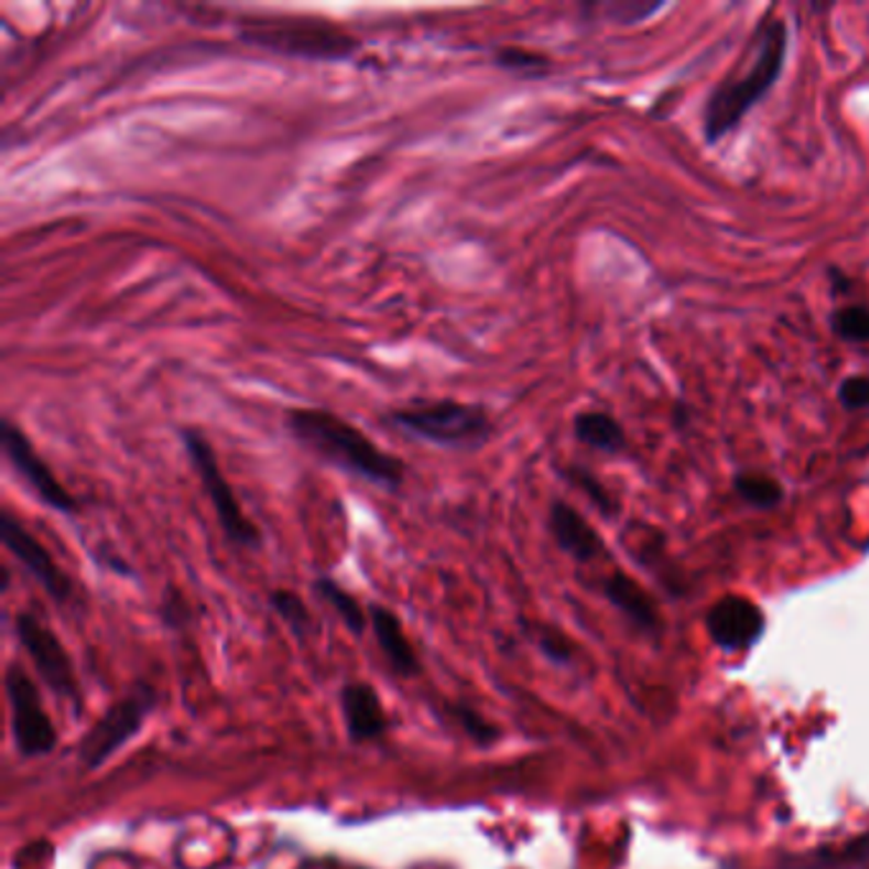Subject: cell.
Here are the masks:
<instances>
[{
    "label": "cell",
    "instance_id": "15",
    "mask_svg": "<svg viewBox=\"0 0 869 869\" xmlns=\"http://www.w3.org/2000/svg\"><path fill=\"white\" fill-rule=\"evenodd\" d=\"M372 632H376V640L383 651L385 661L398 676H419L421 673V661L416 651H413L409 636L403 632V624L398 620L393 609H388L383 605H370L368 609Z\"/></svg>",
    "mask_w": 869,
    "mask_h": 869
},
{
    "label": "cell",
    "instance_id": "18",
    "mask_svg": "<svg viewBox=\"0 0 869 869\" xmlns=\"http://www.w3.org/2000/svg\"><path fill=\"white\" fill-rule=\"evenodd\" d=\"M735 492L747 502V506L760 510L778 508L785 498L783 485L770 475H760V472H739L735 477Z\"/></svg>",
    "mask_w": 869,
    "mask_h": 869
},
{
    "label": "cell",
    "instance_id": "6",
    "mask_svg": "<svg viewBox=\"0 0 869 869\" xmlns=\"http://www.w3.org/2000/svg\"><path fill=\"white\" fill-rule=\"evenodd\" d=\"M156 692L151 686H135L131 694L120 698L87 729V735L79 739L77 754L79 765L85 770H97L105 765L120 747L141 732L143 721L149 717V712L156 704Z\"/></svg>",
    "mask_w": 869,
    "mask_h": 869
},
{
    "label": "cell",
    "instance_id": "8",
    "mask_svg": "<svg viewBox=\"0 0 869 869\" xmlns=\"http://www.w3.org/2000/svg\"><path fill=\"white\" fill-rule=\"evenodd\" d=\"M13 628L15 636H19V643L23 645V651H26L31 661H34L44 684L52 688L56 696L79 706V698L83 696H79L75 665H72L67 648L54 636V630H48L46 624L31 612L15 615Z\"/></svg>",
    "mask_w": 869,
    "mask_h": 869
},
{
    "label": "cell",
    "instance_id": "2",
    "mask_svg": "<svg viewBox=\"0 0 869 869\" xmlns=\"http://www.w3.org/2000/svg\"><path fill=\"white\" fill-rule=\"evenodd\" d=\"M787 54V26L781 19H762L754 34V56L750 67L721 83L704 105L706 143H719L737 131L747 112L765 97L783 75Z\"/></svg>",
    "mask_w": 869,
    "mask_h": 869
},
{
    "label": "cell",
    "instance_id": "20",
    "mask_svg": "<svg viewBox=\"0 0 869 869\" xmlns=\"http://www.w3.org/2000/svg\"><path fill=\"white\" fill-rule=\"evenodd\" d=\"M446 712L452 714V719L457 721V727L465 732L477 747H487L498 742L500 729L492 725L490 719H485L472 704H446Z\"/></svg>",
    "mask_w": 869,
    "mask_h": 869
},
{
    "label": "cell",
    "instance_id": "13",
    "mask_svg": "<svg viewBox=\"0 0 869 869\" xmlns=\"http://www.w3.org/2000/svg\"><path fill=\"white\" fill-rule=\"evenodd\" d=\"M343 712L347 735L355 745L376 742L388 732V714L370 684L355 681L343 688Z\"/></svg>",
    "mask_w": 869,
    "mask_h": 869
},
{
    "label": "cell",
    "instance_id": "10",
    "mask_svg": "<svg viewBox=\"0 0 869 869\" xmlns=\"http://www.w3.org/2000/svg\"><path fill=\"white\" fill-rule=\"evenodd\" d=\"M0 539H3L6 548L26 566V572L42 584L44 591L54 599L56 605H64L72 599V579L62 572L52 554L42 546V541L36 535H31L26 528L15 521L11 510L0 513Z\"/></svg>",
    "mask_w": 869,
    "mask_h": 869
},
{
    "label": "cell",
    "instance_id": "4",
    "mask_svg": "<svg viewBox=\"0 0 869 869\" xmlns=\"http://www.w3.org/2000/svg\"><path fill=\"white\" fill-rule=\"evenodd\" d=\"M385 421L409 436L438 446H459V449L485 444L492 432V421L482 405L454 401V398L409 403L388 413Z\"/></svg>",
    "mask_w": 869,
    "mask_h": 869
},
{
    "label": "cell",
    "instance_id": "21",
    "mask_svg": "<svg viewBox=\"0 0 869 869\" xmlns=\"http://www.w3.org/2000/svg\"><path fill=\"white\" fill-rule=\"evenodd\" d=\"M271 607L279 612L291 630L296 632L298 638L306 636L312 630V612L302 597L291 589H275L271 591Z\"/></svg>",
    "mask_w": 869,
    "mask_h": 869
},
{
    "label": "cell",
    "instance_id": "17",
    "mask_svg": "<svg viewBox=\"0 0 869 869\" xmlns=\"http://www.w3.org/2000/svg\"><path fill=\"white\" fill-rule=\"evenodd\" d=\"M314 589H316V595L322 597V602H327L332 609H335V612L339 615V620L345 622V628L352 632V636H362V632L368 630L370 615L365 612L362 605L357 602V599L349 595L345 587H339L335 579L322 576V579H316Z\"/></svg>",
    "mask_w": 869,
    "mask_h": 869
},
{
    "label": "cell",
    "instance_id": "22",
    "mask_svg": "<svg viewBox=\"0 0 869 869\" xmlns=\"http://www.w3.org/2000/svg\"><path fill=\"white\" fill-rule=\"evenodd\" d=\"M495 64L508 72H515V75H541V72L551 67V59L523 46H500L495 52Z\"/></svg>",
    "mask_w": 869,
    "mask_h": 869
},
{
    "label": "cell",
    "instance_id": "26",
    "mask_svg": "<svg viewBox=\"0 0 869 869\" xmlns=\"http://www.w3.org/2000/svg\"><path fill=\"white\" fill-rule=\"evenodd\" d=\"M161 617H164L169 628H182V624L189 620V605H186V599L178 595L176 589L166 591L164 605H161Z\"/></svg>",
    "mask_w": 869,
    "mask_h": 869
},
{
    "label": "cell",
    "instance_id": "16",
    "mask_svg": "<svg viewBox=\"0 0 869 869\" xmlns=\"http://www.w3.org/2000/svg\"><path fill=\"white\" fill-rule=\"evenodd\" d=\"M574 436L582 444L591 446V449L605 454H620L628 446V436L620 421L609 416L605 411H584L576 413L574 419Z\"/></svg>",
    "mask_w": 869,
    "mask_h": 869
},
{
    "label": "cell",
    "instance_id": "12",
    "mask_svg": "<svg viewBox=\"0 0 869 869\" xmlns=\"http://www.w3.org/2000/svg\"><path fill=\"white\" fill-rule=\"evenodd\" d=\"M548 528L558 548L564 551L579 564H589L605 554V543L599 539L595 528L587 523L579 510H574L568 502L556 500L548 513Z\"/></svg>",
    "mask_w": 869,
    "mask_h": 869
},
{
    "label": "cell",
    "instance_id": "27",
    "mask_svg": "<svg viewBox=\"0 0 869 869\" xmlns=\"http://www.w3.org/2000/svg\"><path fill=\"white\" fill-rule=\"evenodd\" d=\"M828 281H832L834 294H844V291H849V289H851V286H849V279L839 271V268H832V271H828Z\"/></svg>",
    "mask_w": 869,
    "mask_h": 869
},
{
    "label": "cell",
    "instance_id": "5",
    "mask_svg": "<svg viewBox=\"0 0 869 869\" xmlns=\"http://www.w3.org/2000/svg\"><path fill=\"white\" fill-rule=\"evenodd\" d=\"M182 442L186 454H189L194 472H197L202 487H205L209 500H213L217 521L222 525L227 539H230L235 546L261 548L263 543L261 531L248 521L246 513H242L240 502L232 492V485L227 482L222 469H219L215 449L213 444L207 442V436L197 432V428H184Z\"/></svg>",
    "mask_w": 869,
    "mask_h": 869
},
{
    "label": "cell",
    "instance_id": "7",
    "mask_svg": "<svg viewBox=\"0 0 869 869\" xmlns=\"http://www.w3.org/2000/svg\"><path fill=\"white\" fill-rule=\"evenodd\" d=\"M6 698L11 706V729L15 750L23 758H42L59 742L54 721L48 717L39 688L21 663H11L6 669Z\"/></svg>",
    "mask_w": 869,
    "mask_h": 869
},
{
    "label": "cell",
    "instance_id": "1",
    "mask_svg": "<svg viewBox=\"0 0 869 869\" xmlns=\"http://www.w3.org/2000/svg\"><path fill=\"white\" fill-rule=\"evenodd\" d=\"M286 428L308 452L319 454L324 461L365 482L385 487V490L403 485V461L395 459L393 454H385L368 434L332 411L291 409L286 413Z\"/></svg>",
    "mask_w": 869,
    "mask_h": 869
},
{
    "label": "cell",
    "instance_id": "11",
    "mask_svg": "<svg viewBox=\"0 0 869 869\" xmlns=\"http://www.w3.org/2000/svg\"><path fill=\"white\" fill-rule=\"evenodd\" d=\"M706 630L725 651H745L765 632V617L747 597H721L706 612Z\"/></svg>",
    "mask_w": 869,
    "mask_h": 869
},
{
    "label": "cell",
    "instance_id": "3",
    "mask_svg": "<svg viewBox=\"0 0 869 869\" xmlns=\"http://www.w3.org/2000/svg\"><path fill=\"white\" fill-rule=\"evenodd\" d=\"M242 44L298 59H347L360 42L335 23L294 15H246L240 19Z\"/></svg>",
    "mask_w": 869,
    "mask_h": 869
},
{
    "label": "cell",
    "instance_id": "23",
    "mask_svg": "<svg viewBox=\"0 0 869 869\" xmlns=\"http://www.w3.org/2000/svg\"><path fill=\"white\" fill-rule=\"evenodd\" d=\"M533 643L541 648V653L554 661L558 665H566L574 658V645L564 632H558L556 628H548V624H539L533 628Z\"/></svg>",
    "mask_w": 869,
    "mask_h": 869
},
{
    "label": "cell",
    "instance_id": "25",
    "mask_svg": "<svg viewBox=\"0 0 869 869\" xmlns=\"http://www.w3.org/2000/svg\"><path fill=\"white\" fill-rule=\"evenodd\" d=\"M568 477H572L574 482L579 485L584 492H587V498H589L591 502H595V506H597L599 510H602L605 515H615V502H612V498H609L605 487L599 485L595 477H591L589 472H584V469H579V467H572V472H568Z\"/></svg>",
    "mask_w": 869,
    "mask_h": 869
},
{
    "label": "cell",
    "instance_id": "9",
    "mask_svg": "<svg viewBox=\"0 0 869 869\" xmlns=\"http://www.w3.org/2000/svg\"><path fill=\"white\" fill-rule=\"evenodd\" d=\"M0 442H3L6 457L13 465L15 475L31 487V492H34L44 506L54 508L56 513H75L77 500L72 498L67 487L54 477L46 461L39 457V452L34 449V444L29 442V436L21 432V426H15L13 421L6 419L3 426H0Z\"/></svg>",
    "mask_w": 869,
    "mask_h": 869
},
{
    "label": "cell",
    "instance_id": "24",
    "mask_svg": "<svg viewBox=\"0 0 869 869\" xmlns=\"http://www.w3.org/2000/svg\"><path fill=\"white\" fill-rule=\"evenodd\" d=\"M839 405L844 411H862L869 409V378L867 376H851L847 380H841L839 391Z\"/></svg>",
    "mask_w": 869,
    "mask_h": 869
},
{
    "label": "cell",
    "instance_id": "14",
    "mask_svg": "<svg viewBox=\"0 0 869 869\" xmlns=\"http://www.w3.org/2000/svg\"><path fill=\"white\" fill-rule=\"evenodd\" d=\"M602 595L617 612H622L624 620L636 624L640 632H661V612H658L655 599L622 572H612L602 579Z\"/></svg>",
    "mask_w": 869,
    "mask_h": 869
},
{
    "label": "cell",
    "instance_id": "19",
    "mask_svg": "<svg viewBox=\"0 0 869 869\" xmlns=\"http://www.w3.org/2000/svg\"><path fill=\"white\" fill-rule=\"evenodd\" d=\"M832 332L841 343L847 345H867L869 343V306L851 304L839 306L828 316Z\"/></svg>",
    "mask_w": 869,
    "mask_h": 869
},
{
    "label": "cell",
    "instance_id": "28",
    "mask_svg": "<svg viewBox=\"0 0 869 869\" xmlns=\"http://www.w3.org/2000/svg\"><path fill=\"white\" fill-rule=\"evenodd\" d=\"M688 424V405H676V426L684 428Z\"/></svg>",
    "mask_w": 869,
    "mask_h": 869
}]
</instances>
